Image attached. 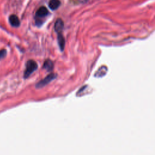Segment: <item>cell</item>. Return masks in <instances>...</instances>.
I'll list each match as a JSON object with an SVG mask.
<instances>
[{
  "instance_id": "obj_1",
  "label": "cell",
  "mask_w": 155,
  "mask_h": 155,
  "mask_svg": "<svg viewBox=\"0 0 155 155\" xmlns=\"http://www.w3.org/2000/svg\"><path fill=\"white\" fill-rule=\"evenodd\" d=\"M38 68L37 63L33 60H28L26 63V68L24 73V78H28Z\"/></svg>"
},
{
  "instance_id": "obj_2",
  "label": "cell",
  "mask_w": 155,
  "mask_h": 155,
  "mask_svg": "<svg viewBox=\"0 0 155 155\" xmlns=\"http://www.w3.org/2000/svg\"><path fill=\"white\" fill-rule=\"evenodd\" d=\"M57 75L54 73H51L47 76L44 79L40 81L39 82H38L36 84V87L37 88H42L45 85H47L48 84H49L50 82H51L53 79H54L56 78Z\"/></svg>"
},
{
  "instance_id": "obj_3",
  "label": "cell",
  "mask_w": 155,
  "mask_h": 155,
  "mask_svg": "<svg viewBox=\"0 0 155 155\" xmlns=\"http://www.w3.org/2000/svg\"><path fill=\"white\" fill-rule=\"evenodd\" d=\"M9 22L12 26L14 27H18L20 25V21L18 17L15 15H12L9 16Z\"/></svg>"
},
{
  "instance_id": "obj_4",
  "label": "cell",
  "mask_w": 155,
  "mask_h": 155,
  "mask_svg": "<svg viewBox=\"0 0 155 155\" xmlns=\"http://www.w3.org/2000/svg\"><path fill=\"white\" fill-rule=\"evenodd\" d=\"M64 28V22L61 19H58L55 22L54 28L56 33H61Z\"/></svg>"
},
{
  "instance_id": "obj_5",
  "label": "cell",
  "mask_w": 155,
  "mask_h": 155,
  "mask_svg": "<svg viewBox=\"0 0 155 155\" xmlns=\"http://www.w3.org/2000/svg\"><path fill=\"white\" fill-rule=\"evenodd\" d=\"M48 11L47 8L44 6H42L38 8L36 12V16L38 18H43L48 15Z\"/></svg>"
},
{
  "instance_id": "obj_6",
  "label": "cell",
  "mask_w": 155,
  "mask_h": 155,
  "mask_svg": "<svg viewBox=\"0 0 155 155\" xmlns=\"http://www.w3.org/2000/svg\"><path fill=\"white\" fill-rule=\"evenodd\" d=\"M58 45H59L61 51H64L65 41V39H64L63 35L61 34V33H58Z\"/></svg>"
},
{
  "instance_id": "obj_7",
  "label": "cell",
  "mask_w": 155,
  "mask_h": 155,
  "mask_svg": "<svg viewBox=\"0 0 155 155\" xmlns=\"http://www.w3.org/2000/svg\"><path fill=\"white\" fill-rule=\"evenodd\" d=\"M60 5H61V2L59 0H50L48 3L49 8L52 10H54L57 9Z\"/></svg>"
},
{
  "instance_id": "obj_8",
  "label": "cell",
  "mask_w": 155,
  "mask_h": 155,
  "mask_svg": "<svg viewBox=\"0 0 155 155\" xmlns=\"http://www.w3.org/2000/svg\"><path fill=\"white\" fill-rule=\"evenodd\" d=\"M43 68L47 71H51L53 68V62L50 59L46 60L43 64Z\"/></svg>"
},
{
  "instance_id": "obj_9",
  "label": "cell",
  "mask_w": 155,
  "mask_h": 155,
  "mask_svg": "<svg viewBox=\"0 0 155 155\" xmlns=\"http://www.w3.org/2000/svg\"><path fill=\"white\" fill-rule=\"evenodd\" d=\"M107 71V68L105 67H101L98 71L95 73V76L96 77H102L104 76Z\"/></svg>"
},
{
  "instance_id": "obj_10",
  "label": "cell",
  "mask_w": 155,
  "mask_h": 155,
  "mask_svg": "<svg viewBox=\"0 0 155 155\" xmlns=\"http://www.w3.org/2000/svg\"><path fill=\"white\" fill-rule=\"evenodd\" d=\"M7 54V51L5 49L0 50V60L5 57Z\"/></svg>"
}]
</instances>
